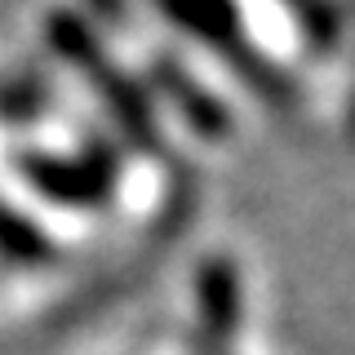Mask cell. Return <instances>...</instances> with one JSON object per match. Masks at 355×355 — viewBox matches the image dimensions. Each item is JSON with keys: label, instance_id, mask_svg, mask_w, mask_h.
<instances>
[{"label": "cell", "instance_id": "cell-1", "mask_svg": "<svg viewBox=\"0 0 355 355\" xmlns=\"http://www.w3.org/2000/svg\"><path fill=\"white\" fill-rule=\"evenodd\" d=\"M53 44H58L67 58H76L89 71V80L107 94L116 120L133 133V138H138V147H155V125H151V111H147V103H142V94L129 80H120L111 62L98 58L94 40H89V31L80 27V22H76V18H53Z\"/></svg>", "mask_w": 355, "mask_h": 355}, {"label": "cell", "instance_id": "cell-3", "mask_svg": "<svg viewBox=\"0 0 355 355\" xmlns=\"http://www.w3.org/2000/svg\"><path fill=\"white\" fill-rule=\"evenodd\" d=\"M22 173L49 200H62V205H98L111 191V173L116 169H111V160L103 164V155L94 164H62V160H44V155H27Z\"/></svg>", "mask_w": 355, "mask_h": 355}, {"label": "cell", "instance_id": "cell-5", "mask_svg": "<svg viewBox=\"0 0 355 355\" xmlns=\"http://www.w3.org/2000/svg\"><path fill=\"white\" fill-rule=\"evenodd\" d=\"M0 249L18 253V258H49V244L36 227H27L22 218H14V209L0 205Z\"/></svg>", "mask_w": 355, "mask_h": 355}, {"label": "cell", "instance_id": "cell-4", "mask_svg": "<svg viewBox=\"0 0 355 355\" xmlns=\"http://www.w3.org/2000/svg\"><path fill=\"white\" fill-rule=\"evenodd\" d=\"M200 311H205V324L209 333H218V338H227L231 329H236V315H240V284H236V271H231V262H205V271H200Z\"/></svg>", "mask_w": 355, "mask_h": 355}, {"label": "cell", "instance_id": "cell-6", "mask_svg": "<svg viewBox=\"0 0 355 355\" xmlns=\"http://www.w3.org/2000/svg\"><path fill=\"white\" fill-rule=\"evenodd\" d=\"M288 5H293L297 14H302L306 31H311V40L329 49V44H333V31H338V27H333V14L324 9V0H288Z\"/></svg>", "mask_w": 355, "mask_h": 355}, {"label": "cell", "instance_id": "cell-2", "mask_svg": "<svg viewBox=\"0 0 355 355\" xmlns=\"http://www.w3.org/2000/svg\"><path fill=\"white\" fill-rule=\"evenodd\" d=\"M155 5L164 9L173 22H182L187 31H196L205 44H218L222 53H231L240 67H244V76H253L266 94H280V76L266 67L253 49H244L240 44V22H236V5L231 0H155ZM288 94V89H284Z\"/></svg>", "mask_w": 355, "mask_h": 355}]
</instances>
